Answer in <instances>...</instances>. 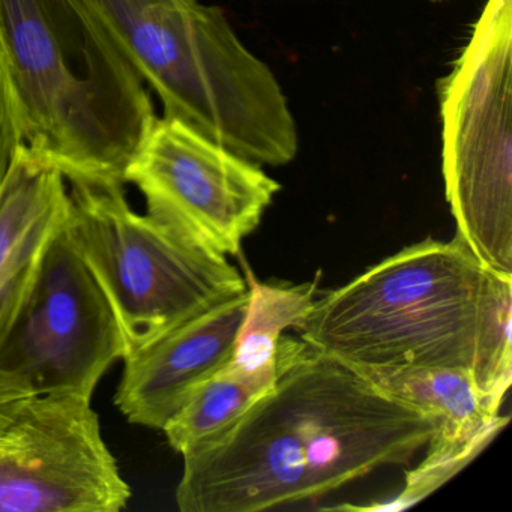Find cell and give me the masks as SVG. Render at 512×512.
Listing matches in <instances>:
<instances>
[{"mask_svg":"<svg viewBox=\"0 0 512 512\" xmlns=\"http://www.w3.org/2000/svg\"><path fill=\"white\" fill-rule=\"evenodd\" d=\"M440 421L283 335L278 377L235 424L185 452L182 512H259L316 500L427 448Z\"/></svg>","mask_w":512,"mask_h":512,"instance_id":"1","label":"cell"},{"mask_svg":"<svg viewBox=\"0 0 512 512\" xmlns=\"http://www.w3.org/2000/svg\"><path fill=\"white\" fill-rule=\"evenodd\" d=\"M512 280L455 236L386 257L311 305L296 331L352 368H452L496 409L512 382Z\"/></svg>","mask_w":512,"mask_h":512,"instance_id":"2","label":"cell"},{"mask_svg":"<svg viewBox=\"0 0 512 512\" xmlns=\"http://www.w3.org/2000/svg\"><path fill=\"white\" fill-rule=\"evenodd\" d=\"M25 143L67 182H118L155 119L145 82L71 0H0Z\"/></svg>","mask_w":512,"mask_h":512,"instance_id":"3","label":"cell"},{"mask_svg":"<svg viewBox=\"0 0 512 512\" xmlns=\"http://www.w3.org/2000/svg\"><path fill=\"white\" fill-rule=\"evenodd\" d=\"M71 2L154 89L166 118L260 166L295 160L298 127L283 88L223 10L199 0Z\"/></svg>","mask_w":512,"mask_h":512,"instance_id":"4","label":"cell"},{"mask_svg":"<svg viewBox=\"0 0 512 512\" xmlns=\"http://www.w3.org/2000/svg\"><path fill=\"white\" fill-rule=\"evenodd\" d=\"M68 187L65 235L106 293L130 352L247 292V280L227 257L134 212L124 184L74 181Z\"/></svg>","mask_w":512,"mask_h":512,"instance_id":"5","label":"cell"},{"mask_svg":"<svg viewBox=\"0 0 512 512\" xmlns=\"http://www.w3.org/2000/svg\"><path fill=\"white\" fill-rule=\"evenodd\" d=\"M439 97L455 236L512 280V0H487Z\"/></svg>","mask_w":512,"mask_h":512,"instance_id":"6","label":"cell"},{"mask_svg":"<svg viewBox=\"0 0 512 512\" xmlns=\"http://www.w3.org/2000/svg\"><path fill=\"white\" fill-rule=\"evenodd\" d=\"M130 352L106 293L65 226L0 338V374L20 392L92 398L104 374Z\"/></svg>","mask_w":512,"mask_h":512,"instance_id":"7","label":"cell"},{"mask_svg":"<svg viewBox=\"0 0 512 512\" xmlns=\"http://www.w3.org/2000/svg\"><path fill=\"white\" fill-rule=\"evenodd\" d=\"M127 182L145 197L149 217L224 257L239 254L281 190L260 164L166 116H155L140 140Z\"/></svg>","mask_w":512,"mask_h":512,"instance_id":"8","label":"cell"},{"mask_svg":"<svg viewBox=\"0 0 512 512\" xmlns=\"http://www.w3.org/2000/svg\"><path fill=\"white\" fill-rule=\"evenodd\" d=\"M82 395H31L11 407L0 448V512H119L131 487Z\"/></svg>","mask_w":512,"mask_h":512,"instance_id":"9","label":"cell"},{"mask_svg":"<svg viewBox=\"0 0 512 512\" xmlns=\"http://www.w3.org/2000/svg\"><path fill=\"white\" fill-rule=\"evenodd\" d=\"M250 290L206 308L124 359L115 404L131 424L161 430L226 367L247 317Z\"/></svg>","mask_w":512,"mask_h":512,"instance_id":"10","label":"cell"},{"mask_svg":"<svg viewBox=\"0 0 512 512\" xmlns=\"http://www.w3.org/2000/svg\"><path fill=\"white\" fill-rule=\"evenodd\" d=\"M68 212L67 179L25 143L0 185V338L64 229Z\"/></svg>","mask_w":512,"mask_h":512,"instance_id":"11","label":"cell"},{"mask_svg":"<svg viewBox=\"0 0 512 512\" xmlns=\"http://www.w3.org/2000/svg\"><path fill=\"white\" fill-rule=\"evenodd\" d=\"M352 368V367H350ZM374 388L425 415L440 428L464 436L502 431L509 416H500L479 391L472 374L452 368H352Z\"/></svg>","mask_w":512,"mask_h":512,"instance_id":"12","label":"cell"},{"mask_svg":"<svg viewBox=\"0 0 512 512\" xmlns=\"http://www.w3.org/2000/svg\"><path fill=\"white\" fill-rule=\"evenodd\" d=\"M277 368H254L230 359L163 428L179 454L202 445L235 424L277 382Z\"/></svg>","mask_w":512,"mask_h":512,"instance_id":"13","label":"cell"},{"mask_svg":"<svg viewBox=\"0 0 512 512\" xmlns=\"http://www.w3.org/2000/svg\"><path fill=\"white\" fill-rule=\"evenodd\" d=\"M496 431L478 434V436H463V434L451 433V431L437 428L434 436L427 445V455L416 469L407 472L406 487L395 497L386 503H374V505L355 506L340 505L329 506L326 509L337 511H401L410 508L424 500L428 494L442 487L455 473L460 472L467 463L473 460L494 437Z\"/></svg>","mask_w":512,"mask_h":512,"instance_id":"14","label":"cell"},{"mask_svg":"<svg viewBox=\"0 0 512 512\" xmlns=\"http://www.w3.org/2000/svg\"><path fill=\"white\" fill-rule=\"evenodd\" d=\"M25 145L22 106L11 74L10 62L0 43V185L7 178L14 158Z\"/></svg>","mask_w":512,"mask_h":512,"instance_id":"15","label":"cell"},{"mask_svg":"<svg viewBox=\"0 0 512 512\" xmlns=\"http://www.w3.org/2000/svg\"><path fill=\"white\" fill-rule=\"evenodd\" d=\"M26 397L23 395L7 377L0 374V404L10 403V401L20 400Z\"/></svg>","mask_w":512,"mask_h":512,"instance_id":"16","label":"cell"},{"mask_svg":"<svg viewBox=\"0 0 512 512\" xmlns=\"http://www.w3.org/2000/svg\"><path fill=\"white\" fill-rule=\"evenodd\" d=\"M16 401L0 404V448L4 446L5 428H7L8 416H10L11 407H13V404L16 403Z\"/></svg>","mask_w":512,"mask_h":512,"instance_id":"17","label":"cell"},{"mask_svg":"<svg viewBox=\"0 0 512 512\" xmlns=\"http://www.w3.org/2000/svg\"><path fill=\"white\" fill-rule=\"evenodd\" d=\"M431 2H443V0H431Z\"/></svg>","mask_w":512,"mask_h":512,"instance_id":"18","label":"cell"}]
</instances>
